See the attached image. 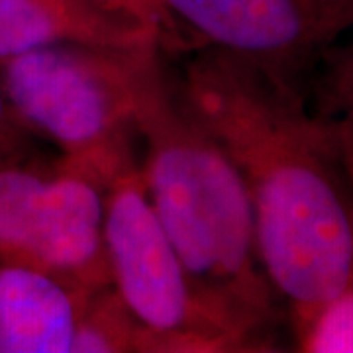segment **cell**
Wrapping results in <instances>:
<instances>
[{
    "label": "cell",
    "mask_w": 353,
    "mask_h": 353,
    "mask_svg": "<svg viewBox=\"0 0 353 353\" xmlns=\"http://www.w3.org/2000/svg\"><path fill=\"white\" fill-rule=\"evenodd\" d=\"M204 46L226 50L299 88L353 30V0H161Z\"/></svg>",
    "instance_id": "6"
},
{
    "label": "cell",
    "mask_w": 353,
    "mask_h": 353,
    "mask_svg": "<svg viewBox=\"0 0 353 353\" xmlns=\"http://www.w3.org/2000/svg\"><path fill=\"white\" fill-rule=\"evenodd\" d=\"M179 79L240 173L259 259L296 336L353 263V179L340 134L299 88L226 50L208 46Z\"/></svg>",
    "instance_id": "1"
},
{
    "label": "cell",
    "mask_w": 353,
    "mask_h": 353,
    "mask_svg": "<svg viewBox=\"0 0 353 353\" xmlns=\"http://www.w3.org/2000/svg\"><path fill=\"white\" fill-rule=\"evenodd\" d=\"M328 63L324 108L336 126L353 179V39L343 50H332L324 59Z\"/></svg>",
    "instance_id": "11"
},
{
    "label": "cell",
    "mask_w": 353,
    "mask_h": 353,
    "mask_svg": "<svg viewBox=\"0 0 353 353\" xmlns=\"http://www.w3.org/2000/svg\"><path fill=\"white\" fill-rule=\"evenodd\" d=\"M157 46L136 51L46 46L0 59V85L32 134L50 139L61 159L106 189L138 157V71L143 55Z\"/></svg>",
    "instance_id": "3"
},
{
    "label": "cell",
    "mask_w": 353,
    "mask_h": 353,
    "mask_svg": "<svg viewBox=\"0 0 353 353\" xmlns=\"http://www.w3.org/2000/svg\"><path fill=\"white\" fill-rule=\"evenodd\" d=\"M104 243L112 287L169 353H241L201 303L155 214L138 157L106 185Z\"/></svg>",
    "instance_id": "5"
},
{
    "label": "cell",
    "mask_w": 353,
    "mask_h": 353,
    "mask_svg": "<svg viewBox=\"0 0 353 353\" xmlns=\"http://www.w3.org/2000/svg\"><path fill=\"white\" fill-rule=\"evenodd\" d=\"M110 2L118 4V6H124L128 10L139 14L141 18H145L148 22L157 26L163 32L167 46L175 43L176 39H179L181 32H179L175 22L171 20V16L163 8L161 0H110Z\"/></svg>",
    "instance_id": "13"
},
{
    "label": "cell",
    "mask_w": 353,
    "mask_h": 353,
    "mask_svg": "<svg viewBox=\"0 0 353 353\" xmlns=\"http://www.w3.org/2000/svg\"><path fill=\"white\" fill-rule=\"evenodd\" d=\"M81 301L57 279L0 261V353H71Z\"/></svg>",
    "instance_id": "8"
},
{
    "label": "cell",
    "mask_w": 353,
    "mask_h": 353,
    "mask_svg": "<svg viewBox=\"0 0 353 353\" xmlns=\"http://www.w3.org/2000/svg\"><path fill=\"white\" fill-rule=\"evenodd\" d=\"M104 187L65 159L0 167V261L61 281L81 299L110 285Z\"/></svg>",
    "instance_id": "4"
},
{
    "label": "cell",
    "mask_w": 353,
    "mask_h": 353,
    "mask_svg": "<svg viewBox=\"0 0 353 353\" xmlns=\"http://www.w3.org/2000/svg\"><path fill=\"white\" fill-rule=\"evenodd\" d=\"M136 128L150 201L201 303L241 352H273L281 301L259 259L243 181L167 71L163 46L139 63Z\"/></svg>",
    "instance_id": "2"
},
{
    "label": "cell",
    "mask_w": 353,
    "mask_h": 353,
    "mask_svg": "<svg viewBox=\"0 0 353 353\" xmlns=\"http://www.w3.org/2000/svg\"><path fill=\"white\" fill-rule=\"evenodd\" d=\"M304 353H353V263L340 292L294 336Z\"/></svg>",
    "instance_id": "10"
},
{
    "label": "cell",
    "mask_w": 353,
    "mask_h": 353,
    "mask_svg": "<svg viewBox=\"0 0 353 353\" xmlns=\"http://www.w3.org/2000/svg\"><path fill=\"white\" fill-rule=\"evenodd\" d=\"M55 43L167 48L157 26L110 0H0V59Z\"/></svg>",
    "instance_id": "7"
},
{
    "label": "cell",
    "mask_w": 353,
    "mask_h": 353,
    "mask_svg": "<svg viewBox=\"0 0 353 353\" xmlns=\"http://www.w3.org/2000/svg\"><path fill=\"white\" fill-rule=\"evenodd\" d=\"M32 132L18 120L0 85V167L28 157Z\"/></svg>",
    "instance_id": "12"
},
{
    "label": "cell",
    "mask_w": 353,
    "mask_h": 353,
    "mask_svg": "<svg viewBox=\"0 0 353 353\" xmlns=\"http://www.w3.org/2000/svg\"><path fill=\"white\" fill-rule=\"evenodd\" d=\"M71 353H169V345L132 314L110 283L79 304Z\"/></svg>",
    "instance_id": "9"
}]
</instances>
